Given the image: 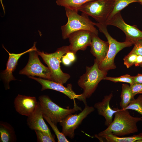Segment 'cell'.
Wrapping results in <instances>:
<instances>
[{
    "instance_id": "obj_1",
    "label": "cell",
    "mask_w": 142,
    "mask_h": 142,
    "mask_svg": "<svg viewBox=\"0 0 142 142\" xmlns=\"http://www.w3.org/2000/svg\"><path fill=\"white\" fill-rule=\"evenodd\" d=\"M113 120L104 130L99 133L102 134L111 133L119 136L128 135L137 132V123L141 117L131 116L128 109H118L114 114Z\"/></svg>"
},
{
    "instance_id": "obj_2",
    "label": "cell",
    "mask_w": 142,
    "mask_h": 142,
    "mask_svg": "<svg viewBox=\"0 0 142 142\" xmlns=\"http://www.w3.org/2000/svg\"><path fill=\"white\" fill-rule=\"evenodd\" d=\"M65 8L68 21L66 24L61 27L63 39L68 38L69 35L73 32L80 30L88 31L98 35V31L95 26V23L89 19L88 16L83 13L81 15H79L78 11Z\"/></svg>"
},
{
    "instance_id": "obj_3",
    "label": "cell",
    "mask_w": 142,
    "mask_h": 142,
    "mask_svg": "<svg viewBox=\"0 0 142 142\" xmlns=\"http://www.w3.org/2000/svg\"><path fill=\"white\" fill-rule=\"evenodd\" d=\"M70 51L68 46H64L57 49L55 52L48 53L37 50L38 55L42 57L49 69L51 80L63 84L70 77L68 74L64 73L60 68L61 59L64 54Z\"/></svg>"
},
{
    "instance_id": "obj_4",
    "label": "cell",
    "mask_w": 142,
    "mask_h": 142,
    "mask_svg": "<svg viewBox=\"0 0 142 142\" xmlns=\"http://www.w3.org/2000/svg\"><path fill=\"white\" fill-rule=\"evenodd\" d=\"M107 72L100 69L95 60L93 65L86 67L85 73L80 77L78 82L79 87L83 89L81 94L84 104L86 99L90 97L96 89L99 82L106 76Z\"/></svg>"
},
{
    "instance_id": "obj_5",
    "label": "cell",
    "mask_w": 142,
    "mask_h": 142,
    "mask_svg": "<svg viewBox=\"0 0 142 142\" xmlns=\"http://www.w3.org/2000/svg\"><path fill=\"white\" fill-rule=\"evenodd\" d=\"M95 25L99 29L100 32L103 33L107 38L109 44V48L106 55L104 60L99 65V68L101 70L108 72L115 69L116 66L114 60L116 54L123 48L131 46L133 44L125 41L120 42L113 38L108 33L105 24L95 23Z\"/></svg>"
},
{
    "instance_id": "obj_6",
    "label": "cell",
    "mask_w": 142,
    "mask_h": 142,
    "mask_svg": "<svg viewBox=\"0 0 142 142\" xmlns=\"http://www.w3.org/2000/svg\"><path fill=\"white\" fill-rule=\"evenodd\" d=\"M39 102L43 115L48 117L52 122L57 125L69 114L79 110L82 108L76 104L75 100L73 108L69 109L61 107L54 102L48 95H43L39 97Z\"/></svg>"
},
{
    "instance_id": "obj_7",
    "label": "cell",
    "mask_w": 142,
    "mask_h": 142,
    "mask_svg": "<svg viewBox=\"0 0 142 142\" xmlns=\"http://www.w3.org/2000/svg\"><path fill=\"white\" fill-rule=\"evenodd\" d=\"M114 4L113 0H94L82 6L79 11L92 17L97 23L105 24Z\"/></svg>"
},
{
    "instance_id": "obj_8",
    "label": "cell",
    "mask_w": 142,
    "mask_h": 142,
    "mask_svg": "<svg viewBox=\"0 0 142 142\" xmlns=\"http://www.w3.org/2000/svg\"><path fill=\"white\" fill-rule=\"evenodd\" d=\"M37 49L29 52L28 61L25 67L20 71L19 73L28 76H35L51 80L50 71L48 68L43 65L38 57Z\"/></svg>"
},
{
    "instance_id": "obj_9",
    "label": "cell",
    "mask_w": 142,
    "mask_h": 142,
    "mask_svg": "<svg viewBox=\"0 0 142 142\" xmlns=\"http://www.w3.org/2000/svg\"><path fill=\"white\" fill-rule=\"evenodd\" d=\"M84 109L78 114H71L68 115L59 123L62 126V132L66 137L71 139L75 136V129L80 124L83 120L95 110L94 107L85 104Z\"/></svg>"
},
{
    "instance_id": "obj_10",
    "label": "cell",
    "mask_w": 142,
    "mask_h": 142,
    "mask_svg": "<svg viewBox=\"0 0 142 142\" xmlns=\"http://www.w3.org/2000/svg\"><path fill=\"white\" fill-rule=\"evenodd\" d=\"M105 24L117 27L122 30L126 36L125 41L131 42L134 45L138 40L142 39V31L135 25L126 24L124 21L120 12L116 14Z\"/></svg>"
},
{
    "instance_id": "obj_11",
    "label": "cell",
    "mask_w": 142,
    "mask_h": 142,
    "mask_svg": "<svg viewBox=\"0 0 142 142\" xmlns=\"http://www.w3.org/2000/svg\"><path fill=\"white\" fill-rule=\"evenodd\" d=\"M30 78L33 79L42 85L41 91L47 89H50L62 93L68 97L70 99L75 100L77 99L84 102L82 94H77L73 91L71 84H68L67 87L63 84L48 79L41 78H37L33 76H28Z\"/></svg>"
},
{
    "instance_id": "obj_12",
    "label": "cell",
    "mask_w": 142,
    "mask_h": 142,
    "mask_svg": "<svg viewBox=\"0 0 142 142\" xmlns=\"http://www.w3.org/2000/svg\"><path fill=\"white\" fill-rule=\"evenodd\" d=\"M92 32L85 30H80L71 33L68 38L70 52L75 54L79 50H84L90 46L92 41Z\"/></svg>"
},
{
    "instance_id": "obj_13",
    "label": "cell",
    "mask_w": 142,
    "mask_h": 142,
    "mask_svg": "<svg viewBox=\"0 0 142 142\" xmlns=\"http://www.w3.org/2000/svg\"><path fill=\"white\" fill-rule=\"evenodd\" d=\"M36 42H35L33 46L30 48L23 52L15 54L10 53L5 48L3 45L2 47L8 53L9 57L6 64V69L1 72V78L4 81L5 84V88L7 89L10 88L9 83L12 80H16L13 75L12 73L16 68L18 60L21 56L30 51L37 49L36 47Z\"/></svg>"
},
{
    "instance_id": "obj_14",
    "label": "cell",
    "mask_w": 142,
    "mask_h": 142,
    "mask_svg": "<svg viewBox=\"0 0 142 142\" xmlns=\"http://www.w3.org/2000/svg\"><path fill=\"white\" fill-rule=\"evenodd\" d=\"M35 97L18 94L14 104L16 111L19 114L27 117L35 110L38 104Z\"/></svg>"
},
{
    "instance_id": "obj_15",
    "label": "cell",
    "mask_w": 142,
    "mask_h": 142,
    "mask_svg": "<svg viewBox=\"0 0 142 142\" xmlns=\"http://www.w3.org/2000/svg\"><path fill=\"white\" fill-rule=\"evenodd\" d=\"M43 114L38 102L34 111L28 116L27 124L28 127L32 130H40L47 134L51 138L55 139V136L51 133L50 129L43 119Z\"/></svg>"
},
{
    "instance_id": "obj_16",
    "label": "cell",
    "mask_w": 142,
    "mask_h": 142,
    "mask_svg": "<svg viewBox=\"0 0 142 142\" xmlns=\"http://www.w3.org/2000/svg\"><path fill=\"white\" fill-rule=\"evenodd\" d=\"M90 52L94 56V60L98 65L106 57L109 48V44L107 41L101 39L98 35L92 33Z\"/></svg>"
},
{
    "instance_id": "obj_17",
    "label": "cell",
    "mask_w": 142,
    "mask_h": 142,
    "mask_svg": "<svg viewBox=\"0 0 142 142\" xmlns=\"http://www.w3.org/2000/svg\"><path fill=\"white\" fill-rule=\"evenodd\" d=\"M113 97V94L111 93L105 96L101 102L95 103L94 105L98 114L105 118V125L108 126L112 122L113 116L119 109L117 108L112 109L110 106V102Z\"/></svg>"
},
{
    "instance_id": "obj_18",
    "label": "cell",
    "mask_w": 142,
    "mask_h": 142,
    "mask_svg": "<svg viewBox=\"0 0 142 142\" xmlns=\"http://www.w3.org/2000/svg\"><path fill=\"white\" fill-rule=\"evenodd\" d=\"M97 137L101 140L104 139L108 142H142V132L137 135L125 137H120L111 133L102 134L99 133Z\"/></svg>"
},
{
    "instance_id": "obj_19",
    "label": "cell",
    "mask_w": 142,
    "mask_h": 142,
    "mask_svg": "<svg viewBox=\"0 0 142 142\" xmlns=\"http://www.w3.org/2000/svg\"><path fill=\"white\" fill-rule=\"evenodd\" d=\"M17 137L14 128L7 122H0V142H15Z\"/></svg>"
},
{
    "instance_id": "obj_20",
    "label": "cell",
    "mask_w": 142,
    "mask_h": 142,
    "mask_svg": "<svg viewBox=\"0 0 142 142\" xmlns=\"http://www.w3.org/2000/svg\"><path fill=\"white\" fill-rule=\"evenodd\" d=\"M130 86L127 84H123L120 97V106L122 109H125L134 98Z\"/></svg>"
},
{
    "instance_id": "obj_21",
    "label": "cell",
    "mask_w": 142,
    "mask_h": 142,
    "mask_svg": "<svg viewBox=\"0 0 142 142\" xmlns=\"http://www.w3.org/2000/svg\"><path fill=\"white\" fill-rule=\"evenodd\" d=\"M94 0H57V4L60 6L77 11L84 4Z\"/></svg>"
},
{
    "instance_id": "obj_22",
    "label": "cell",
    "mask_w": 142,
    "mask_h": 142,
    "mask_svg": "<svg viewBox=\"0 0 142 142\" xmlns=\"http://www.w3.org/2000/svg\"><path fill=\"white\" fill-rule=\"evenodd\" d=\"M113 0L114 4L113 9L106 23L111 19L116 14L120 12L121 10L129 4L134 2H138L137 0Z\"/></svg>"
},
{
    "instance_id": "obj_23",
    "label": "cell",
    "mask_w": 142,
    "mask_h": 142,
    "mask_svg": "<svg viewBox=\"0 0 142 142\" xmlns=\"http://www.w3.org/2000/svg\"><path fill=\"white\" fill-rule=\"evenodd\" d=\"M136 111L142 116V95H139L136 99H134L124 109Z\"/></svg>"
},
{
    "instance_id": "obj_24",
    "label": "cell",
    "mask_w": 142,
    "mask_h": 142,
    "mask_svg": "<svg viewBox=\"0 0 142 142\" xmlns=\"http://www.w3.org/2000/svg\"><path fill=\"white\" fill-rule=\"evenodd\" d=\"M43 117L49 124L54 132L57 137L58 142H69L63 133L59 131L56 125L52 123L48 117L45 115H43Z\"/></svg>"
},
{
    "instance_id": "obj_25",
    "label": "cell",
    "mask_w": 142,
    "mask_h": 142,
    "mask_svg": "<svg viewBox=\"0 0 142 142\" xmlns=\"http://www.w3.org/2000/svg\"><path fill=\"white\" fill-rule=\"evenodd\" d=\"M133 77L128 74L116 77L106 76L104 78L103 80H108L115 83L120 82L126 83L131 85L133 84Z\"/></svg>"
},
{
    "instance_id": "obj_26",
    "label": "cell",
    "mask_w": 142,
    "mask_h": 142,
    "mask_svg": "<svg viewBox=\"0 0 142 142\" xmlns=\"http://www.w3.org/2000/svg\"><path fill=\"white\" fill-rule=\"evenodd\" d=\"M38 142H54L55 139L51 138L45 132L40 130H34Z\"/></svg>"
},
{
    "instance_id": "obj_27",
    "label": "cell",
    "mask_w": 142,
    "mask_h": 142,
    "mask_svg": "<svg viewBox=\"0 0 142 142\" xmlns=\"http://www.w3.org/2000/svg\"><path fill=\"white\" fill-rule=\"evenodd\" d=\"M137 55L129 53L123 59L124 64L127 68L135 64Z\"/></svg>"
},
{
    "instance_id": "obj_28",
    "label": "cell",
    "mask_w": 142,
    "mask_h": 142,
    "mask_svg": "<svg viewBox=\"0 0 142 142\" xmlns=\"http://www.w3.org/2000/svg\"><path fill=\"white\" fill-rule=\"evenodd\" d=\"M129 53L142 55V39L139 40L136 42L133 49Z\"/></svg>"
},
{
    "instance_id": "obj_29",
    "label": "cell",
    "mask_w": 142,
    "mask_h": 142,
    "mask_svg": "<svg viewBox=\"0 0 142 142\" xmlns=\"http://www.w3.org/2000/svg\"><path fill=\"white\" fill-rule=\"evenodd\" d=\"M130 86L134 96L138 94L142 93V84H133L130 85Z\"/></svg>"
},
{
    "instance_id": "obj_30",
    "label": "cell",
    "mask_w": 142,
    "mask_h": 142,
    "mask_svg": "<svg viewBox=\"0 0 142 142\" xmlns=\"http://www.w3.org/2000/svg\"><path fill=\"white\" fill-rule=\"evenodd\" d=\"M133 84H142V74L138 73L133 77Z\"/></svg>"
},
{
    "instance_id": "obj_31",
    "label": "cell",
    "mask_w": 142,
    "mask_h": 142,
    "mask_svg": "<svg viewBox=\"0 0 142 142\" xmlns=\"http://www.w3.org/2000/svg\"><path fill=\"white\" fill-rule=\"evenodd\" d=\"M61 60L63 63L66 66L69 65L72 63L67 57L65 54L63 56Z\"/></svg>"
},
{
    "instance_id": "obj_32",
    "label": "cell",
    "mask_w": 142,
    "mask_h": 142,
    "mask_svg": "<svg viewBox=\"0 0 142 142\" xmlns=\"http://www.w3.org/2000/svg\"><path fill=\"white\" fill-rule=\"evenodd\" d=\"M75 54L74 53L70 51L68 52L65 54V55L72 62L75 60L76 58Z\"/></svg>"
},
{
    "instance_id": "obj_33",
    "label": "cell",
    "mask_w": 142,
    "mask_h": 142,
    "mask_svg": "<svg viewBox=\"0 0 142 142\" xmlns=\"http://www.w3.org/2000/svg\"><path fill=\"white\" fill-rule=\"evenodd\" d=\"M142 63V55H137L136 61L134 65L136 67L139 66Z\"/></svg>"
},
{
    "instance_id": "obj_34",
    "label": "cell",
    "mask_w": 142,
    "mask_h": 142,
    "mask_svg": "<svg viewBox=\"0 0 142 142\" xmlns=\"http://www.w3.org/2000/svg\"><path fill=\"white\" fill-rule=\"evenodd\" d=\"M0 2L1 4L2 8L3 10V12L4 13V14H5V9H4V6L3 5V4L2 2V0H0Z\"/></svg>"
},
{
    "instance_id": "obj_35",
    "label": "cell",
    "mask_w": 142,
    "mask_h": 142,
    "mask_svg": "<svg viewBox=\"0 0 142 142\" xmlns=\"http://www.w3.org/2000/svg\"><path fill=\"white\" fill-rule=\"evenodd\" d=\"M138 2L140 3L141 4H142V0H137Z\"/></svg>"
},
{
    "instance_id": "obj_36",
    "label": "cell",
    "mask_w": 142,
    "mask_h": 142,
    "mask_svg": "<svg viewBox=\"0 0 142 142\" xmlns=\"http://www.w3.org/2000/svg\"><path fill=\"white\" fill-rule=\"evenodd\" d=\"M139 66H140L141 67H142V63L140 64V65Z\"/></svg>"
},
{
    "instance_id": "obj_37",
    "label": "cell",
    "mask_w": 142,
    "mask_h": 142,
    "mask_svg": "<svg viewBox=\"0 0 142 142\" xmlns=\"http://www.w3.org/2000/svg\"><path fill=\"white\" fill-rule=\"evenodd\" d=\"M141 121H142V116H141Z\"/></svg>"
}]
</instances>
